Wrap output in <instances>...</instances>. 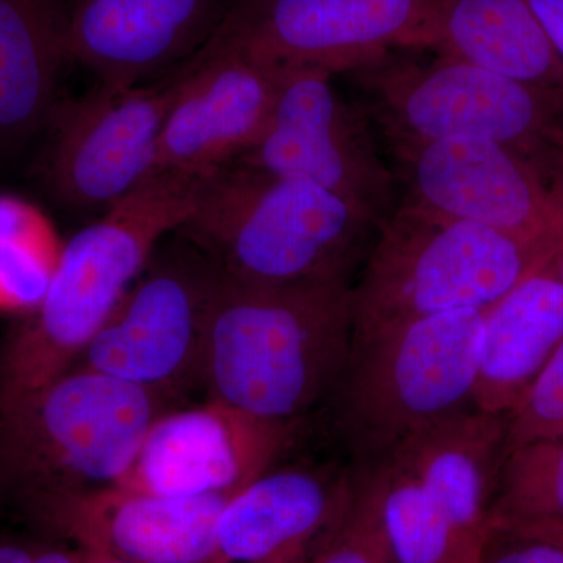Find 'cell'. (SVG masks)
I'll use <instances>...</instances> for the list:
<instances>
[{
	"label": "cell",
	"instance_id": "cell-26",
	"mask_svg": "<svg viewBox=\"0 0 563 563\" xmlns=\"http://www.w3.org/2000/svg\"><path fill=\"white\" fill-rule=\"evenodd\" d=\"M310 563H393L372 474L363 476L357 499L342 528Z\"/></svg>",
	"mask_w": 563,
	"mask_h": 563
},
{
	"label": "cell",
	"instance_id": "cell-32",
	"mask_svg": "<svg viewBox=\"0 0 563 563\" xmlns=\"http://www.w3.org/2000/svg\"><path fill=\"white\" fill-rule=\"evenodd\" d=\"M548 266L553 269L555 276H558L559 280L563 284V242L561 243V246L558 247V251H555V254L553 255V258H551L550 263H548Z\"/></svg>",
	"mask_w": 563,
	"mask_h": 563
},
{
	"label": "cell",
	"instance_id": "cell-22",
	"mask_svg": "<svg viewBox=\"0 0 563 563\" xmlns=\"http://www.w3.org/2000/svg\"><path fill=\"white\" fill-rule=\"evenodd\" d=\"M369 476V474H368ZM372 476L393 563H477L481 544L459 531L409 474L388 465Z\"/></svg>",
	"mask_w": 563,
	"mask_h": 563
},
{
	"label": "cell",
	"instance_id": "cell-12",
	"mask_svg": "<svg viewBox=\"0 0 563 563\" xmlns=\"http://www.w3.org/2000/svg\"><path fill=\"white\" fill-rule=\"evenodd\" d=\"M448 0H239L220 32L287 68L347 70L391 49H432Z\"/></svg>",
	"mask_w": 563,
	"mask_h": 563
},
{
	"label": "cell",
	"instance_id": "cell-13",
	"mask_svg": "<svg viewBox=\"0 0 563 563\" xmlns=\"http://www.w3.org/2000/svg\"><path fill=\"white\" fill-rule=\"evenodd\" d=\"M188 63L151 177H202L242 157L268 125L284 74V66L255 57L220 29Z\"/></svg>",
	"mask_w": 563,
	"mask_h": 563
},
{
	"label": "cell",
	"instance_id": "cell-1",
	"mask_svg": "<svg viewBox=\"0 0 563 563\" xmlns=\"http://www.w3.org/2000/svg\"><path fill=\"white\" fill-rule=\"evenodd\" d=\"M351 280L251 284L218 269L207 309V398L277 424L318 413L352 343Z\"/></svg>",
	"mask_w": 563,
	"mask_h": 563
},
{
	"label": "cell",
	"instance_id": "cell-28",
	"mask_svg": "<svg viewBox=\"0 0 563 563\" xmlns=\"http://www.w3.org/2000/svg\"><path fill=\"white\" fill-rule=\"evenodd\" d=\"M563 62V0H525Z\"/></svg>",
	"mask_w": 563,
	"mask_h": 563
},
{
	"label": "cell",
	"instance_id": "cell-25",
	"mask_svg": "<svg viewBox=\"0 0 563 563\" xmlns=\"http://www.w3.org/2000/svg\"><path fill=\"white\" fill-rule=\"evenodd\" d=\"M563 437V342L521 402L507 415L506 451Z\"/></svg>",
	"mask_w": 563,
	"mask_h": 563
},
{
	"label": "cell",
	"instance_id": "cell-3",
	"mask_svg": "<svg viewBox=\"0 0 563 563\" xmlns=\"http://www.w3.org/2000/svg\"><path fill=\"white\" fill-rule=\"evenodd\" d=\"M484 324V310H461L352 333L318 410L340 459L368 476L426 426L473 406Z\"/></svg>",
	"mask_w": 563,
	"mask_h": 563
},
{
	"label": "cell",
	"instance_id": "cell-10",
	"mask_svg": "<svg viewBox=\"0 0 563 563\" xmlns=\"http://www.w3.org/2000/svg\"><path fill=\"white\" fill-rule=\"evenodd\" d=\"M399 201L506 233L553 258L563 188L503 144L473 136L390 143Z\"/></svg>",
	"mask_w": 563,
	"mask_h": 563
},
{
	"label": "cell",
	"instance_id": "cell-29",
	"mask_svg": "<svg viewBox=\"0 0 563 563\" xmlns=\"http://www.w3.org/2000/svg\"><path fill=\"white\" fill-rule=\"evenodd\" d=\"M40 544L0 537V563H36Z\"/></svg>",
	"mask_w": 563,
	"mask_h": 563
},
{
	"label": "cell",
	"instance_id": "cell-24",
	"mask_svg": "<svg viewBox=\"0 0 563 563\" xmlns=\"http://www.w3.org/2000/svg\"><path fill=\"white\" fill-rule=\"evenodd\" d=\"M490 521L563 525V437L536 440L504 453Z\"/></svg>",
	"mask_w": 563,
	"mask_h": 563
},
{
	"label": "cell",
	"instance_id": "cell-4",
	"mask_svg": "<svg viewBox=\"0 0 563 563\" xmlns=\"http://www.w3.org/2000/svg\"><path fill=\"white\" fill-rule=\"evenodd\" d=\"M379 222L340 196L232 162L199 177L177 235L251 284L354 280Z\"/></svg>",
	"mask_w": 563,
	"mask_h": 563
},
{
	"label": "cell",
	"instance_id": "cell-5",
	"mask_svg": "<svg viewBox=\"0 0 563 563\" xmlns=\"http://www.w3.org/2000/svg\"><path fill=\"white\" fill-rule=\"evenodd\" d=\"M432 51V49H431ZM422 49H391L347 70L387 143L473 136L503 144L563 188V90L533 87Z\"/></svg>",
	"mask_w": 563,
	"mask_h": 563
},
{
	"label": "cell",
	"instance_id": "cell-18",
	"mask_svg": "<svg viewBox=\"0 0 563 563\" xmlns=\"http://www.w3.org/2000/svg\"><path fill=\"white\" fill-rule=\"evenodd\" d=\"M506 433L507 415L463 407L415 433L388 465L417 479L459 531L483 543Z\"/></svg>",
	"mask_w": 563,
	"mask_h": 563
},
{
	"label": "cell",
	"instance_id": "cell-33",
	"mask_svg": "<svg viewBox=\"0 0 563 563\" xmlns=\"http://www.w3.org/2000/svg\"><path fill=\"white\" fill-rule=\"evenodd\" d=\"M536 526H542V528L550 529V531L559 533V536L563 537V525H536Z\"/></svg>",
	"mask_w": 563,
	"mask_h": 563
},
{
	"label": "cell",
	"instance_id": "cell-16",
	"mask_svg": "<svg viewBox=\"0 0 563 563\" xmlns=\"http://www.w3.org/2000/svg\"><path fill=\"white\" fill-rule=\"evenodd\" d=\"M229 498H180L111 485L44 504L25 518L84 553L131 563H217L218 521Z\"/></svg>",
	"mask_w": 563,
	"mask_h": 563
},
{
	"label": "cell",
	"instance_id": "cell-9",
	"mask_svg": "<svg viewBox=\"0 0 563 563\" xmlns=\"http://www.w3.org/2000/svg\"><path fill=\"white\" fill-rule=\"evenodd\" d=\"M188 60L150 84L96 85L84 98L58 103L44 128L43 157L44 179L58 201L70 209L109 210L150 179Z\"/></svg>",
	"mask_w": 563,
	"mask_h": 563
},
{
	"label": "cell",
	"instance_id": "cell-31",
	"mask_svg": "<svg viewBox=\"0 0 563 563\" xmlns=\"http://www.w3.org/2000/svg\"><path fill=\"white\" fill-rule=\"evenodd\" d=\"M81 562L80 563H131L121 561V559L111 558V555L98 554V553H84L80 551Z\"/></svg>",
	"mask_w": 563,
	"mask_h": 563
},
{
	"label": "cell",
	"instance_id": "cell-21",
	"mask_svg": "<svg viewBox=\"0 0 563 563\" xmlns=\"http://www.w3.org/2000/svg\"><path fill=\"white\" fill-rule=\"evenodd\" d=\"M432 51L540 88L563 90V62L525 0H448Z\"/></svg>",
	"mask_w": 563,
	"mask_h": 563
},
{
	"label": "cell",
	"instance_id": "cell-14",
	"mask_svg": "<svg viewBox=\"0 0 563 563\" xmlns=\"http://www.w3.org/2000/svg\"><path fill=\"white\" fill-rule=\"evenodd\" d=\"M299 428L258 420L207 398L158 415L118 485L180 498L233 496L280 465Z\"/></svg>",
	"mask_w": 563,
	"mask_h": 563
},
{
	"label": "cell",
	"instance_id": "cell-7",
	"mask_svg": "<svg viewBox=\"0 0 563 563\" xmlns=\"http://www.w3.org/2000/svg\"><path fill=\"white\" fill-rule=\"evenodd\" d=\"M550 261L487 225L399 201L352 280L354 333L432 314L487 312Z\"/></svg>",
	"mask_w": 563,
	"mask_h": 563
},
{
	"label": "cell",
	"instance_id": "cell-20",
	"mask_svg": "<svg viewBox=\"0 0 563 563\" xmlns=\"http://www.w3.org/2000/svg\"><path fill=\"white\" fill-rule=\"evenodd\" d=\"M70 0H0V144L44 131L73 63Z\"/></svg>",
	"mask_w": 563,
	"mask_h": 563
},
{
	"label": "cell",
	"instance_id": "cell-17",
	"mask_svg": "<svg viewBox=\"0 0 563 563\" xmlns=\"http://www.w3.org/2000/svg\"><path fill=\"white\" fill-rule=\"evenodd\" d=\"M224 14L221 0H70V58L96 85L135 87L191 58Z\"/></svg>",
	"mask_w": 563,
	"mask_h": 563
},
{
	"label": "cell",
	"instance_id": "cell-6",
	"mask_svg": "<svg viewBox=\"0 0 563 563\" xmlns=\"http://www.w3.org/2000/svg\"><path fill=\"white\" fill-rule=\"evenodd\" d=\"M165 399L73 368L0 412V503L24 517L44 504L120 484Z\"/></svg>",
	"mask_w": 563,
	"mask_h": 563
},
{
	"label": "cell",
	"instance_id": "cell-30",
	"mask_svg": "<svg viewBox=\"0 0 563 563\" xmlns=\"http://www.w3.org/2000/svg\"><path fill=\"white\" fill-rule=\"evenodd\" d=\"M79 550H70L63 544H40L36 563H80Z\"/></svg>",
	"mask_w": 563,
	"mask_h": 563
},
{
	"label": "cell",
	"instance_id": "cell-23",
	"mask_svg": "<svg viewBox=\"0 0 563 563\" xmlns=\"http://www.w3.org/2000/svg\"><path fill=\"white\" fill-rule=\"evenodd\" d=\"M62 247L40 210L0 196V313L22 318L38 306Z\"/></svg>",
	"mask_w": 563,
	"mask_h": 563
},
{
	"label": "cell",
	"instance_id": "cell-8",
	"mask_svg": "<svg viewBox=\"0 0 563 563\" xmlns=\"http://www.w3.org/2000/svg\"><path fill=\"white\" fill-rule=\"evenodd\" d=\"M157 247L74 368L91 369L168 399L201 383L207 309L218 268L177 235Z\"/></svg>",
	"mask_w": 563,
	"mask_h": 563
},
{
	"label": "cell",
	"instance_id": "cell-2",
	"mask_svg": "<svg viewBox=\"0 0 563 563\" xmlns=\"http://www.w3.org/2000/svg\"><path fill=\"white\" fill-rule=\"evenodd\" d=\"M199 177L157 174L63 244L38 306L0 343V412L76 366L92 336L195 206Z\"/></svg>",
	"mask_w": 563,
	"mask_h": 563
},
{
	"label": "cell",
	"instance_id": "cell-15",
	"mask_svg": "<svg viewBox=\"0 0 563 563\" xmlns=\"http://www.w3.org/2000/svg\"><path fill=\"white\" fill-rule=\"evenodd\" d=\"M363 476L342 459L277 465L231 496L217 563H310L350 515Z\"/></svg>",
	"mask_w": 563,
	"mask_h": 563
},
{
	"label": "cell",
	"instance_id": "cell-11",
	"mask_svg": "<svg viewBox=\"0 0 563 563\" xmlns=\"http://www.w3.org/2000/svg\"><path fill=\"white\" fill-rule=\"evenodd\" d=\"M332 76L284 66L268 125L235 162L324 188L380 224L398 207V181L372 122L335 91Z\"/></svg>",
	"mask_w": 563,
	"mask_h": 563
},
{
	"label": "cell",
	"instance_id": "cell-27",
	"mask_svg": "<svg viewBox=\"0 0 563 563\" xmlns=\"http://www.w3.org/2000/svg\"><path fill=\"white\" fill-rule=\"evenodd\" d=\"M477 563H563V537L542 526L490 521Z\"/></svg>",
	"mask_w": 563,
	"mask_h": 563
},
{
	"label": "cell",
	"instance_id": "cell-19",
	"mask_svg": "<svg viewBox=\"0 0 563 563\" xmlns=\"http://www.w3.org/2000/svg\"><path fill=\"white\" fill-rule=\"evenodd\" d=\"M563 342V284L537 269L485 312L473 406L509 415Z\"/></svg>",
	"mask_w": 563,
	"mask_h": 563
}]
</instances>
